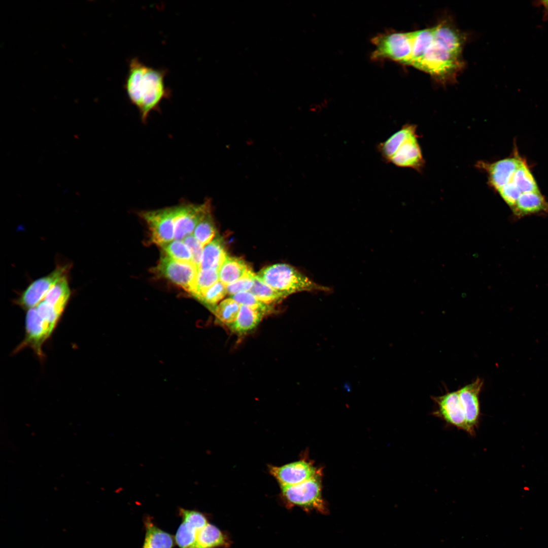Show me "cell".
<instances>
[{
	"instance_id": "6da1fadb",
	"label": "cell",
	"mask_w": 548,
	"mask_h": 548,
	"mask_svg": "<svg viewBox=\"0 0 548 548\" xmlns=\"http://www.w3.org/2000/svg\"><path fill=\"white\" fill-rule=\"evenodd\" d=\"M487 173L490 186L510 208L514 215L544 198L530 169L527 161L516 146L512 155L492 163L480 162Z\"/></svg>"
},
{
	"instance_id": "7a4b0ae2",
	"label": "cell",
	"mask_w": 548,
	"mask_h": 548,
	"mask_svg": "<svg viewBox=\"0 0 548 548\" xmlns=\"http://www.w3.org/2000/svg\"><path fill=\"white\" fill-rule=\"evenodd\" d=\"M166 74V70L149 66L137 57L129 61L124 88L143 123L147 122L151 112L160 110L163 99L170 97V90L165 83Z\"/></svg>"
},
{
	"instance_id": "3957f363",
	"label": "cell",
	"mask_w": 548,
	"mask_h": 548,
	"mask_svg": "<svg viewBox=\"0 0 548 548\" xmlns=\"http://www.w3.org/2000/svg\"><path fill=\"white\" fill-rule=\"evenodd\" d=\"M417 137L416 126L405 124L380 143L378 149L386 162L418 170L424 162Z\"/></svg>"
},
{
	"instance_id": "277c9868",
	"label": "cell",
	"mask_w": 548,
	"mask_h": 548,
	"mask_svg": "<svg viewBox=\"0 0 548 548\" xmlns=\"http://www.w3.org/2000/svg\"><path fill=\"white\" fill-rule=\"evenodd\" d=\"M464 65L461 54L452 51L433 37L423 56L414 67L438 81L448 83L455 81Z\"/></svg>"
},
{
	"instance_id": "5b68a950",
	"label": "cell",
	"mask_w": 548,
	"mask_h": 548,
	"mask_svg": "<svg viewBox=\"0 0 548 548\" xmlns=\"http://www.w3.org/2000/svg\"><path fill=\"white\" fill-rule=\"evenodd\" d=\"M257 275L273 289L288 295L301 291L329 292L330 288L316 283L290 265L279 263L261 269Z\"/></svg>"
},
{
	"instance_id": "8992f818",
	"label": "cell",
	"mask_w": 548,
	"mask_h": 548,
	"mask_svg": "<svg viewBox=\"0 0 548 548\" xmlns=\"http://www.w3.org/2000/svg\"><path fill=\"white\" fill-rule=\"evenodd\" d=\"M374 60L389 59L409 65L412 55V31L380 33L371 40Z\"/></svg>"
},
{
	"instance_id": "52a82bcc",
	"label": "cell",
	"mask_w": 548,
	"mask_h": 548,
	"mask_svg": "<svg viewBox=\"0 0 548 548\" xmlns=\"http://www.w3.org/2000/svg\"><path fill=\"white\" fill-rule=\"evenodd\" d=\"M320 476L317 472L313 477L301 483L281 486L283 494L293 504L326 513L327 508L322 498Z\"/></svg>"
},
{
	"instance_id": "ba28073f",
	"label": "cell",
	"mask_w": 548,
	"mask_h": 548,
	"mask_svg": "<svg viewBox=\"0 0 548 548\" xmlns=\"http://www.w3.org/2000/svg\"><path fill=\"white\" fill-rule=\"evenodd\" d=\"M69 264L58 265L47 276L32 282L16 299V303L28 310L36 307L44 298L50 289L63 278L68 276Z\"/></svg>"
},
{
	"instance_id": "9c48e42d",
	"label": "cell",
	"mask_w": 548,
	"mask_h": 548,
	"mask_svg": "<svg viewBox=\"0 0 548 548\" xmlns=\"http://www.w3.org/2000/svg\"><path fill=\"white\" fill-rule=\"evenodd\" d=\"M436 408L432 415L451 426L470 435L458 391L449 392L438 396L431 397Z\"/></svg>"
},
{
	"instance_id": "30bf717a",
	"label": "cell",
	"mask_w": 548,
	"mask_h": 548,
	"mask_svg": "<svg viewBox=\"0 0 548 548\" xmlns=\"http://www.w3.org/2000/svg\"><path fill=\"white\" fill-rule=\"evenodd\" d=\"M198 268L192 262L177 261L165 255L160 259L157 271L162 276L192 294Z\"/></svg>"
},
{
	"instance_id": "8fae6325",
	"label": "cell",
	"mask_w": 548,
	"mask_h": 548,
	"mask_svg": "<svg viewBox=\"0 0 548 548\" xmlns=\"http://www.w3.org/2000/svg\"><path fill=\"white\" fill-rule=\"evenodd\" d=\"M141 215L147 223L154 244L162 247L174 239V207L142 212Z\"/></svg>"
},
{
	"instance_id": "7c38bea8",
	"label": "cell",
	"mask_w": 548,
	"mask_h": 548,
	"mask_svg": "<svg viewBox=\"0 0 548 548\" xmlns=\"http://www.w3.org/2000/svg\"><path fill=\"white\" fill-rule=\"evenodd\" d=\"M211 203L208 200L200 204L182 203L174 207V239L183 241L193 231L204 217L211 210Z\"/></svg>"
},
{
	"instance_id": "4fadbf2b",
	"label": "cell",
	"mask_w": 548,
	"mask_h": 548,
	"mask_svg": "<svg viewBox=\"0 0 548 548\" xmlns=\"http://www.w3.org/2000/svg\"><path fill=\"white\" fill-rule=\"evenodd\" d=\"M54 329L39 316L35 307L27 310L25 318V334L23 340L15 350L18 352L29 347L40 358L44 357L42 346Z\"/></svg>"
},
{
	"instance_id": "5bb4252c",
	"label": "cell",
	"mask_w": 548,
	"mask_h": 548,
	"mask_svg": "<svg viewBox=\"0 0 548 548\" xmlns=\"http://www.w3.org/2000/svg\"><path fill=\"white\" fill-rule=\"evenodd\" d=\"M483 385V380L477 378L474 382L458 390L471 436L475 435L480 423L481 415L480 395Z\"/></svg>"
},
{
	"instance_id": "9a60e30c",
	"label": "cell",
	"mask_w": 548,
	"mask_h": 548,
	"mask_svg": "<svg viewBox=\"0 0 548 548\" xmlns=\"http://www.w3.org/2000/svg\"><path fill=\"white\" fill-rule=\"evenodd\" d=\"M179 514L182 523L174 537L175 543L179 548H189L194 543L197 533L208 522L202 513L195 510L180 507Z\"/></svg>"
},
{
	"instance_id": "2e32d148",
	"label": "cell",
	"mask_w": 548,
	"mask_h": 548,
	"mask_svg": "<svg viewBox=\"0 0 548 548\" xmlns=\"http://www.w3.org/2000/svg\"><path fill=\"white\" fill-rule=\"evenodd\" d=\"M271 474L281 486H292L306 481L318 472L311 463L300 460L279 467H271Z\"/></svg>"
},
{
	"instance_id": "e0dca14e",
	"label": "cell",
	"mask_w": 548,
	"mask_h": 548,
	"mask_svg": "<svg viewBox=\"0 0 548 548\" xmlns=\"http://www.w3.org/2000/svg\"><path fill=\"white\" fill-rule=\"evenodd\" d=\"M145 535L142 548H173L175 538L158 528L149 516L144 518Z\"/></svg>"
},
{
	"instance_id": "ac0fdd59",
	"label": "cell",
	"mask_w": 548,
	"mask_h": 548,
	"mask_svg": "<svg viewBox=\"0 0 548 548\" xmlns=\"http://www.w3.org/2000/svg\"><path fill=\"white\" fill-rule=\"evenodd\" d=\"M254 273L244 260L227 256L219 270V281L227 286L245 277Z\"/></svg>"
},
{
	"instance_id": "d6986e66",
	"label": "cell",
	"mask_w": 548,
	"mask_h": 548,
	"mask_svg": "<svg viewBox=\"0 0 548 548\" xmlns=\"http://www.w3.org/2000/svg\"><path fill=\"white\" fill-rule=\"evenodd\" d=\"M227 256L222 241L219 238L214 239L204 246L199 268L219 271Z\"/></svg>"
},
{
	"instance_id": "ffe728a7",
	"label": "cell",
	"mask_w": 548,
	"mask_h": 548,
	"mask_svg": "<svg viewBox=\"0 0 548 548\" xmlns=\"http://www.w3.org/2000/svg\"><path fill=\"white\" fill-rule=\"evenodd\" d=\"M265 315L260 311L241 305L238 316L230 328L239 335L247 334L258 326Z\"/></svg>"
},
{
	"instance_id": "44dd1931",
	"label": "cell",
	"mask_w": 548,
	"mask_h": 548,
	"mask_svg": "<svg viewBox=\"0 0 548 548\" xmlns=\"http://www.w3.org/2000/svg\"><path fill=\"white\" fill-rule=\"evenodd\" d=\"M67 277L63 278L54 285L43 300L51 305L61 315L64 312L71 296Z\"/></svg>"
},
{
	"instance_id": "7402d4cb",
	"label": "cell",
	"mask_w": 548,
	"mask_h": 548,
	"mask_svg": "<svg viewBox=\"0 0 548 548\" xmlns=\"http://www.w3.org/2000/svg\"><path fill=\"white\" fill-rule=\"evenodd\" d=\"M224 542L223 535L214 525L208 523L197 533L194 543L189 548H215Z\"/></svg>"
},
{
	"instance_id": "603a6c76",
	"label": "cell",
	"mask_w": 548,
	"mask_h": 548,
	"mask_svg": "<svg viewBox=\"0 0 548 548\" xmlns=\"http://www.w3.org/2000/svg\"><path fill=\"white\" fill-rule=\"evenodd\" d=\"M433 39V27L412 31V55L409 66L414 67L422 57Z\"/></svg>"
},
{
	"instance_id": "cb8c5ba5",
	"label": "cell",
	"mask_w": 548,
	"mask_h": 548,
	"mask_svg": "<svg viewBox=\"0 0 548 548\" xmlns=\"http://www.w3.org/2000/svg\"><path fill=\"white\" fill-rule=\"evenodd\" d=\"M250 292L258 299L269 305L280 302L289 296L273 289L263 282L257 275L254 277V284Z\"/></svg>"
},
{
	"instance_id": "d4e9b609",
	"label": "cell",
	"mask_w": 548,
	"mask_h": 548,
	"mask_svg": "<svg viewBox=\"0 0 548 548\" xmlns=\"http://www.w3.org/2000/svg\"><path fill=\"white\" fill-rule=\"evenodd\" d=\"M240 307L238 302L230 297L221 301L212 311L219 323L230 328L238 316Z\"/></svg>"
},
{
	"instance_id": "484cf974",
	"label": "cell",
	"mask_w": 548,
	"mask_h": 548,
	"mask_svg": "<svg viewBox=\"0 0 548 548\" xmlns=\"http://www.w3.org/2000/svg\"><path fill=\"white\" fill-rule=\"evenodd\" d=\"M219 280L218 270L198 268L194 290L191 294L200 300L204 293Z\"/></svg>"
},
{
	"instance_id": "4316f807",
	"label": "cell",
	"mask_w": 548,
	"mask_h": 548,
	"mask_svg": "<svg viewBox=\"0 0 548 548\" xmlns=\"http://www.w3.org/2000/svg\"><path fill=\"white\" fill-rule=\"evenodd\" d=\"M215 233V227L210 211L197 224L192 234L203 246H205L214 239Z\"/></svg>"
},
{
	"instance_id": "83f0119b",
	"label": "cell",
	"mask_w": 548,
	"mask_h": 548,
	"mask_svg": "<svg viewBox=\"0 0 548 548\" xmlns=\"http://www.w3.org/2000/svg\"><path fill=\"white\" fill-rule=\"evenodd\" d=\"M162 248L166 256L175 260L192 262L191 253L182 241L174 239Z\"/></svg>"
},
{
	"instance_id": "f1b7e54d",
	"label": "cell",
	"mask_w": 548,
	"mask_h": 548,
	"mask_svg": "<svg viewBox=\"0 0 548 548\" xmlns=\"http://www.w3.org/2000/svg\"><path fill=\"white\" fill-rule=\"evenodd\" d=\"M240 305H244L250 308L260 311L265 315L272 312L273 308L271 305L266 304L258 299L250 291L243 292L231 296L230 297Z\"/></svg>"
},
{
	"instance_id": "f546056e",
	"label": "cell",
	"mask_w": 548,
	"mask_h": 548,
	"mask_svg": "<svg viewBox=\"0 0 548 548\" xmlns=\"http://www.w3.org/2000/svg\"><path fill=\"white\" fill-rule=\"evenodd\" d=\"M227 294L226 286L219 280L204 293L200 301L212 310Z\"/></svg>"
},
{
	"instance_id": "4dcf8cb0",
	"label": "cell",
	"mask_w": 548,
	"mask_h": 548,
	"mask_svg": "<svg viewBox=\"0 0 548 548\" xmlns=\"http://www.w3.org/2000/svg\"><path fill=\"white\" fill-rule=\"evenodd\" d=\"M255 275L253 273L245 277L226 286L227 294L232 296L238 293L250 291L253 285Z\"/></svg>"
},
{
	"instance_id": "1f68e13d",
	"label": "cell",
	"mask_w": 548,
	"mask_h": 548,
	"mask_svg": "<svg viewBox=\"0 0 548 548\" xmlns=\"http://www.w3.org/2000/svg\"><path fill=\"white\" fill-rule=\"evenodd\" d=\"M182 241L187 246L191 253L192 262L199 268L204 246L197 240L193 234L187 236Z\"/></svg>"
},
{
	"instance_id": "d6a6232c",
	"label": "cell",
	"mask_w": 548,
	"mask_h": 548,
	"mask_svg": "<svg viewBox=\"0 0 548 548\" xmlns=\"http://www.w3.org/2000/svg\"><path fill=\"white\" fill-rule=\"evenodd\" d=\"M533 5L542 8L543 20L548 21V0L534 1Z\"/></svg>"
}]
</instances>
